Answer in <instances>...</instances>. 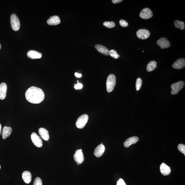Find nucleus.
Segmentation results:
<instances>
[{"label":"nucleus","instance_id":"obj_1","mask_svg":"<svg viewBox=\"0 0 185 185\" xmlns=\"http://www.w3.org/2000/svg\"><path fill=\"white\" fill-rule=\"evenodd\" d=\"M25 96L28 102L34 104L41 103L45 98V94L41 89L35 86H31L26 90Z\"/></svg>","mask_w":185,"mask_h":185},{"label":"nucleus","instance_id":"obj_2","mask_svg":"<svg viewBox=\"0 0 185 185\" xmlns=\"http://www.w3.org/2000/svg\"><path fill=\"white\" fill-rule=\"evenodd\" d=\"M116 84V78L113 74H110L108 76L106 81V88L108 92H111L113 90Z\"/></svg>","mask_w":185,"mask_h":185},{"label":"nucleus","instance_id":"obj_3","mask_svg":"<svg viewBox=\"0 0 185 185\" xmlns=\"http://www.w3.org/2000/svg\"><path fill=\"white\" fill-rule=\"evenodd\" d=\"M10 23L12 29L16 31H18L20 28V22L18 17L16 14H12L11 16Z\"/></svg>","mask_w":185,"mask_h":185},{"label":"nucleus","instance_id":"obj_4","mask_svg":"<svg viewBox=\"0 0 185 185\" xmlns=\"http://www.w3.org/2000/svg\"><path fill=\"white\" fill-rule=\"evenodd\" d=\"M88 120V115L83 114L78 118L76 122V127L79 129H82L86 125Z\"/></svg>","mask_w":185,"mask_h":185},{"label":"nucleus","instance_id":"obj_5","mask_svg":"<svg viewBox=\"0 0 185 185\" xmlns=\"http://www.w3.org/2000/svg\"><path fill=\"white\" fill-rule=\"evenodd\" d=\"M184 85L185 83L183 81H180L173 84L171 85V94L172 95L177 94L184 88Z\"/></svg>","mask_w":185,"mask_h":185},{"label":"nucleus","instance_id":"obj_6","mask_svg":"<svg viewBox=\"0 0 185 185\" xmlns=\"http://www.w3.org/2000/svg\"><path fill=\"white\" fill-rule=\"evenodd\" d=\"M31 138L32 142L35 146L38 147H42V140L40 136H38L36 133L33 132L32 133Z\"/></svg>","mask_w":185,"mask_h":185},{"label":"nucleus","instance_id":"obj_7","mask_svg":"<svg viewBox=\"0 0 185 185\" xmlns=\"http://www.w3.org/2000/svg\"><path fill=\"white\" fill-rule=\"evenodd\" d=\"M75 161L76 163L81 164L84 161V157L81 149H78L76 151L75 153L74 156Z\"/></svg>","mask_w":185,"mask_h":185},{"label":"nucleus","instance_id":"obj_8","mask_svg":"<svg viewBox=\"0 0 185 185\" xmlns=\"http://www.w3.org/2000/svg\"><path fill=\"white\" fill-rule=\"evenodd\" d=\"M150 32L149 30L141 29L138 30L136 32V35L138 38L142 40H145L148 38L150 35Z\"/></svg>","mask_w":185,"mask_h":185},{"label":"nucleus","instance_id":"obj_9","mask_svg":"<svg viewBox=\"0 0 185 185\" xmlns=\"http://www.w3.org/2000/svg\"><path fill=\"white\" fill-rule=\"evenodd\" d=\"M152 11L149 8H145L142 10L140 14V16L143 19H147L151 18L153 16Z\"/></svg>","mask_w":185,"mask_h":185},{"label":"nucleus","instance_id":"obj_10","mask_svg":"<svg viewBox=\"0 0 185 185\" xmlns=\"http://www.w3.org/2000/svg\"><path fill=\"white\" fill-rule=\"evenodd\" d=\"M157 43L161 49H165L170 47L169 42L165 37H162L157 41Z\"/></svg>","mask_w":185,"mask_h":185},{"label":"nucleus","instance_id":"obj_11","mask_svg":"<svg viewBox=\"0 0 185 185\" xmlns=\"http://www.w3.org/2000/svg\"><path fill=\"white\" fill-rule=\"evenodd\" d=\"M105 148L104 145L103 144H100L98 146L94 151V154L96 157H101L103 155L105 152Z\"/></svg>","mask_w":185,"mask_h":185},{"label":"nucleus","instance_id":"obj_12","mask_svg":"<svg viewBox=\"0 0 185 185\" xmlns=\"http://www.w3.org/2000/svg\"><path fill=\"white\" fill-rule=\"evenodd\" d=\"M7 89L6 83H2L0 84V99L3 100L6 96V93Z\"/></svg>","mask_w":185,"mask_h":185},{"label":"nucleus","instance_id":"obj_13","mask_svg":"<svg viewBox=\"0 0 185 185\" xmlns=\"http://www.w3.org/2000/svg\"><path fill=\"white\" fill-rule=\"evenodd\" d=\"M185 66V59L184 58H180L174 63L172 65L173 68L175 69H181Z\"/></svg>","mask_w":185,"mask_h":185},{"label":"nucleus","instance_id":"obj_14","mask_svg":"<svg viewBox=\"0 0 185 185\" xmlns=\"http://www.w3.org/2000/svg\"><path fill=\"white\" fill-rule=\"evenodd\" d=\"M95 47L97 51L101 54L105 55H109L110 51L107 49V48L105 46L97 44L95 46Z\"/></svg>","mask_w":185,"mask_h":185},{"label":"nucleus","instance_id":"obj_15","mask_svg":"<svg viewBox=\"0 0 185 185\" xmlns=\"http://www.w3.org/2000/svg\"><path fill=\"white\" fill-rule=\"evenodd\" d=\"M138 138L137 136H133L126 140L124 143V147L127 148L132 145L136 143L138 140Z\"/></svg>","mask_w":185,"mask_h":185},{"label":"nucleus","instance_id":"obj_16","mask_svg":"<svg viewBox=\"0 0 185 185\" xmlns=\"http://www.w3.org/2000/svg\"><path fill=\"white\" fill-rule=\"evenodd\" d=\"M47 23L49 25L55 26L59 24L60 20L59 17L57 16L51 17L47 21Z\"/></svg>","mask_w":185,"mask_h":185},{"label":"nucleus","instance_id":"obj_17","mask_svg":"<svg viewBox=\"0 0 185 185\" xmlns=\"http://www.w3.org/2000/svg\"><path fill=\"white\" fill-rule=\"evenodd\" d=\"M160 171L163 176H168L170 174L171 169L170 167L164 163H162L160 166Z\"/></svg>","mask_w":185,"mask_h":185},{"label":"nucleus","instance_id":"obj_18","mask_svg":"<svg viewBox=\"0 0 185 185\" xmlns=\"http://www.w3.org/2000/svg\"><path fill=\"white\" fill-rule=\"evenodd\" d=\"M27 56L28 58L32 59H36L42 57L41 53L37 52L35 51L31 50L28 51L27 53Z\"/></svg>","mask_w":185,"mask_h":185},{"label":"nucleus","instance_id":"obj_19","mask_svg":"<svg viewBox=\"0 0 185 185\" xmlns=\"http://www.w3.org/2000/svg\"><path fill=\"white\" fill-rule=\"evenodd\" d=\"M38 133L41 137L44 140L47 141L49 139V132L46 129L44 128H40L38 130Z\"/></svg>","mask_w":185,"mask_h":185},{"label":"nucleus","instance_id":"obj_20","mask_svg":"<svg viewBox=\"0 0 185 185\" xmlns=\"http://www.w3.org/2000/svg\"><path fill=\"white\" fill-rule=\"evenodd\" d=\"M22 178L26 184H30L32 179L31 173L28 171L23 172L22 174Z\"/></svg>","mask_w":185,"mask_h":185},{"label":"nucleus","instance_id":"obj_21","mask_svg":"<svg viewBox=\"0 0 185 185\" xmlns=\"http://www.w3.org/2000/svg\"><path fill=\"white\" fill-rule=\"evenodd\" d=\"M12 129L11 127H7L6 126H5L3 128L2 133V136L3 139H5L7 138L8 137L12 132Z\"/></svg>","mask_w":185,"mask_h":185},{"label":"nucleus","instance_id":"obj_22","mask_svg":"<svg viewBox=\"0 0 185 185\" xmlns=\"http://www.w3.org/2000/svg\"><path fill=\"white\" fill-rule=\"evenodd\" d=\"M157 67V63L155 61H152L148 64L147 66V70L148 72H150L153 71Z\"/></svg>","mask_w":185,"mask_h":185},{"label":"nucleus","instance_id":"obj_23","mask_svg":"<svg viewBox=\"0 0 185 185\" xmlns=\"http://www.w3.org/2000/svg\"><path fill=\"white\" fill-rule=\"evenodd\" d=\"M174 24L176 28H179L181 30H184V23L183 21L176 20L174 22Z\"/></svg>","mask_w":185,"mask_h":185},{"label":"nucleus","instance_id":"obj_24","mask_svg":"<svg viewBox=\"0 0 185 185\" xmlns=\"http://www.w3.org/2000/svg\"><path fill=\"white\" fill-rule=\"evenodd\" d=\"M103 25L107 28H112L115 27V23L113 21H111V22L106 21L103 23Z\"/></svg>","mask_w":185,"mask_h":185},{"label":"nucleus","instance_id":"obj_25","mask_svg":"<svg viewBox=\"0 0 185 185\" xmlns=\"http://www.w3.org/2000/svg\"><path fill=\"white\" fill-rule=\"evenodd\" d=\"M142 80L140 78H138L136 80V88L137 90H139L142 86Z\"/></svg>","mask_w":185,"mask_h":185},{"label":"nucleus","instance_id":"obj_26","mask_svg":"<svg viewBox=\"0 0 185 185\" xmlns=\"http://www.w3.org/2000/svg\"><path fill=\"white\" fill-rule=\"evenodd\" d=\"M109 55L111 56L112 57L117 59L119 58V55L117 53V51L115 50H111L110 51Z\"/></svg>","mask_w":185,"mask_h":185},{"label":"nucleus","instance_id":"obj_27","mask_svg":"<svg viewBox=\"0 0 185 185\" xmlns=\"http://www.w3.org/2000/svg\"><path fill=\"white\" fill-rule=\"evenodd\" d=\"M178 149L180 152L183 154H184L185 155V146L183 144H179L178 145Z\"/></svg>","mask_w":185,"mask_h":185},{"label":"nucleus","instance_id":"obj_28","mask_svg":"<svg viewBox=\"0 0 185 185\" xmlns=\"http://www.w3.org/2000/svg\"><path fill=\"white\" fill-rule=\"evenodd\" d=\"M42 182L41 179L39 177H37L35 178L33 185H42Z\"/></svg>","mask_w":185,"mask_h":185},{"label":"nucleus","instance_id":"obj_29","mask_svg":"<svg viewBox=\"0 0 185 185\" xmlns=\"http://www.w3.org/2000/svg\"><path fill=\"white\" fill-rule=\"evenodd\" d=\"M120 24L121 26L124 27H127L128 26V24L127 21L124 20H120Z\"/></svg>","mask_w":185,"mask_h":185},{"label":"nucleus","instance_id":"obj_30","mask_svg":"<svg viewBox=\"0 0 185 185\" xmlns=\"http://www.w3.org/2000/svg\"><path fill=\"white\" fill-rule=\"evenodd\" d=\"M83 88V85L81 83H78L74 85V88L76 90L81 89Z\"/></svg>","mask_w":185,"mask_h":185},{"label":"nucleus","instance_id":"obj_31","mask_svg":"<svg viewBox=\"0 0 185 185\" xmlns=\"http://www.w3.org/2000/svg\"><path fill=\"white\" fill-rule=\"evenodd\" d=\"M117 185H127L124 182V180L122 179H120L117 181Z\"/></svg>","mask_w":185,"mask_h":185},{"label":"nucleus","instance_id":"obj_32","mask_svg":"<svg viewBox=\"0 0 185 185\" xmlns=\"http://www.w3.org/2000/svg\"><path fill=\"white\" fill-rule=\"evenodd\" d=\"M122 0H113L112 1V2L114 4L122 2Z\"/></svg>","mask_w":185,"mask_h":185},{"label":"nucleus","instance_id":"obj_33","mask_svg":"<svg viewBox=\"0 0 185 185\" xmlns=\"http://www.w3.org/2000/svg\"><path fill=\"white\" fill-rule=\"evenodd\" d=\"M75 76L76 77L80 78L82 77V75L81 74H78L77 72H76L75 73Z\"/></svg>","mask_w":185,"mask_h":185},{"label":"nucleus","instance_id":"obj_34","mask_svg":"<svg viewBox=\"0 0 185 185\" xmlns=\"http://www.w3.org/2000/svg\"><path fill=\"white\" fill-rule=\"evenodd\" d=\"M1 124H0V135L1 134Z\"/></svg>","mask_w":185,"mask_h":185},{"label":"nucleus","instance_id":"obj_35","mask_svg":"<svg viewBox=\"0 0 185 185\" xmlns=\"http://www.w3.org/2000/svg\"><path fill=\"white\" fill-rule=\"evenodd\" d=\"M1 44H0V49H1Z\"/></svg>","mask_w":185,"mask_h":185},{"label":"nucleus","instance_id":"obj_36","mask_svg":"<svg viewBox=\"0 0 185 185\" xmlns=\"http://www.w3.org/2000/svg\"><path fill=\"white\" fill-rule=\"evenodd\" d=\"M77 164L78 165H80L79 163H77Z\"/></svg>","mask_w":185,"mask_h":185},{"label":"nucleus","instance_id":"obj_37","mask_svg":"<svg viewBox=\"0 0 185 185\" xmlns=\"http://www.w3.org/2000/svg\"><path fill=\"white\" fill-rule=\"evenodd\" d=\"M1 166H0V169H1Z\"/></svg>","mask_w":185,"mask_h":185}]
</instances>
